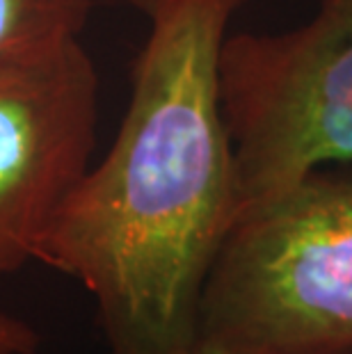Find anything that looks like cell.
Segmentation results:
<instances>
[{
	"label": "cell",
	"mask_w": 352,
	"mask_h": 354,
	"mask_svg": "<svg viewBox=\"0 0 352 354\" xmlns=\"http://www.w3.org/2000/svg\"><path fill=\"white\" fill-rule=\"evenodd\" d=\"M131 5L149 32L124 119L57 210L37 261L94 297L106 354H194L206 279L238 215L217 62L243 0Z\"/></svg>",
	"instance_id": "cell-1"
},
{
	"label": "cell",
	"mask_w": 352,
	"mask_h": 354,
	"mask_svg": "<svg viewBox=\"0 0 352 354\" xmlns=\"http://www.w3.org/2000/svg\"><path fill=\"white\" fill-rule=\"evenodd\" d=\"M199 345L352 354V165L313 169L234 222L201 295Z\"/></svg>",
	"instance_id": "cell-2"
},
{
	"label": "cell",
	"mask_w": 352,
	"mask_h": 354,
	"mask_svg": "<svg viewBox=\"0 0 352 354\" xmlns=\"http://www.w3.org/2000/svg\"><path fill=\"white\" fill-rule=\"evenodd\" d=\"M220 105L236 167L238 215L313 169L352 162V0H320L288 32L227 35Z\"/></svg>",
	"instance_id": "cell-3"
},
{
	"label": "cell",
	"mask_w": 352,
	"mask_h": 354,
	"mask_svg": "<svg viewBox=\"0 0 352 354\" xmlns=\"http://www.w3.org/2000/svg\"><path fill=\"white\" fill-rule=\"evenodd\" d=\"M96 128L99 73L80 41L0 64V277L37 261L92 165Z\"/></svg>",
	"instance_id": "cell-4"
},
{
	"label": "cell",
	"mask_w": 352,
	"mask_h": 354,
	"mask_svg": "<svg viewBox=\"0 0 352 354\" xmlns=\"http://www.w3.org/2000/svg\"><path fill=\"white\" fill-rule=\"evenodd\" d=\"M92 0H0V64L26 62L80 41Z\"/></svg>",
	"instance_id": "cell-5"
},
{
	"label": "cell",
	"mask_w": 352,
	"mask_h": 354,
	"mask_svg": "<svg viewBox=\"0 0 352 354\" xmlns=\"http://www.w3.org/2000/svg\"><path fill=\"white\" fill-rule=\"evenodd\" d=\"M39 334L26 320L0 311V354H37Z\"/></svg>",
	"instance_id": "cell-6"
},
{
	"label": "cell",
	"mask_w": 352,
	"mask_h": 354,
	"mask_svg": "<svg viewBox=\"0 0 352 354\" xmlns=\"http://www.w3.org/2000/svg\"><path fill=\"white\" fill-rule=\"evenodd\" d=\"M194 354H229V352H222V350H215V348H206V345H199Z\"/></svg>",
	"instance_id": "cell-7"
}]
</instances>
